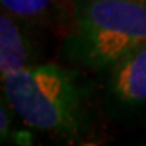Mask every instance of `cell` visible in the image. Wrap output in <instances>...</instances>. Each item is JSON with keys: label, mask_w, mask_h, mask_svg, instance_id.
<instances>
[{"label": "cell", "mask_w": 146, "mask_h": 146, "mask_svg": "<svg viewBox=\"0 0 146 146\" xmlns=\"http://www.w3.org/2000/svg\"><path fill=\"white\" fill-rule=\"evenodd\" d=\"M3 96L18 117L34 130L75 143L91 131L86 86L76 72L41 63L2 78Z\"/></svg>", "instance_id": "cell-1"}, {"label": "cell", "mask_w": 146, "mask_h": 146, "mask_svg": "<svg viewBox=\"0 0 146 146\" xmlns=\"http://www.w3.org/2000/svg\"><path fill=\"white\" fill-rule=\"evenodd\" d=\"M72 10L62 55L73 67L106 72L146 41V0H72Z\"/></svg>", "instance_id": "cell-2"}, {"label": "cell", "mask_w": 146, "mask_h": 146, "mask_svg": "<svg viewBox=\"0 0 146 146\" xmlns=\"http://www.w3.org/2000/svg\"><path fill=\"white\" fill-rule=\"evenodd\" d=\"M104 109L114 120L146 112V41L130 49L106 70Z\"/></svg>", "instance_id": "cell-3"}, {"label": "cell", "mask_w": 146, "mask_h": 146, "mask_svg": "<svg viewBox=\"0 0 146 146\" xmlns=\"http://www.w3.org/2000/svg\"><path fill=\"white\" fill-rule=\"evenodd\" d=\"M42 33L46 31L7 11H2L0 15L2 78L41 63H47L44 62L47 57V49L42 41Z\"/></svg>", "instance_id": "cell-4"}, {"label": "cell", "mask_w": 146, "mask_h": 146, "mask_svg": "<svg viewBox=\"0 0 146 146\" xmlns=\"http://www.w3.org/2000/svg\"><path fill=\"white\" fill-rule=\"evenodd\" d=\"M3 11L65 37L72 29V0H0Z\"/></svg>", "instance_id": "cell-5"}, {"label": "cell", "mask_w": 146, "mask_h": 146, "mask_svg": "<svg viewBox=\"0 0 146 146\" xmlns=\"http://www.w3.org/2000/svg\"><path fill=\"white\" fill-rule=\"evenodd\" d=\"M11 106L8 104L7 98H2V106H0V136L2 141H8L11 135Z\"/></svg>", "instance_id": "cell-6"}]
</instances>
